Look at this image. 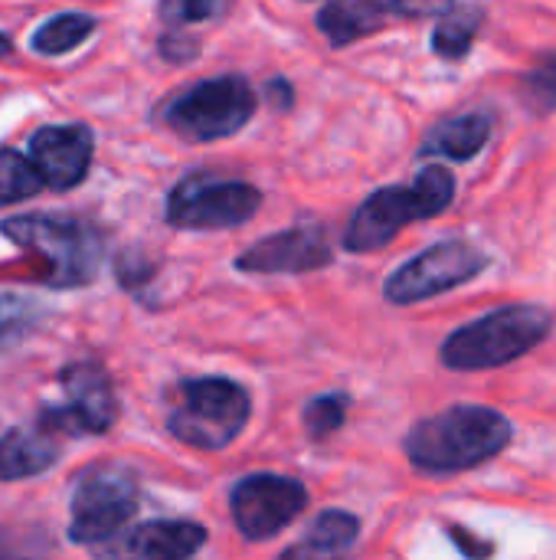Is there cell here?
I'll return each instance as SVG.
<instances>
[{"label":"cell","mask_w":556,"mask_h":560,"mask_svg":"<svg viewBox=\"0 0 556 560\" xmlns=\"http://www.w3.org/2000/svg\"><path fill=\"white\" fill-rule=\"evenodd\" d=\"M229 505L239 535H246L249 541H269L301 515V509L308 505V492L295 479L259 472L246 476L233 489Z\"/></svg>","instance_id":"cell-10"},{"label":"cell","mask_w":556,"mask_h":560,"mask_svg":"<svg viewBox=\"0 0 556 560\" xmlns=\"http://www.w3.org/2000/svg\"><path fill=\"white\" fill-rule=\"evenodd\" d=\"M206 532L193 522H147L128 535L125 551L134 558H190L203 548Z\"/></svg>","instance_id":"cell-14"},{"label":"cell","mask_w":556,"mask_h":560,"mask_svg":"<svg viewBox=\"0 0 556 560\" xmlns=\"http://www.w3.org/2000/svg\"><path fill=\"white\" fill-rule=\"evenodd\" d=\"M485 266H488V256L482 249L462 240H449V243L429 246L426 253L400 266L387 279L383 295L393 305H413V302H423V299H433V295H442L449 289L472 282Z\"/></svg>","instance_id":"cell-9"},{"label":"cell","mask_w":556,"mask_h":560,"mask_svg":"<svg viewBox=\"0 0 556 560\" xmlns=\"http://www.w3.org/2000/svg\"><path fill=\"white\" fill-rule=\"evenodd\" d=\"M259 207L262 194L252 184L193 174L170 190L167 220L177 230H229L246 223Z\"/></svg>","instance_id":"cell-7"},{"label":"cell","mask_w":556,"mask_h":560,"mask_svg":"<svg viewBox=\"0 0 556 560\" xmlns=\"http://www.w3.org/2000/svg\"><path fill=\"white\" fill-rule=\"evenodd\" d=\"M7 52H10V39H7V36L0 33V56H7Z\"/></svg>","instance_id":"cell-28"},{"label":"cell","mask_w":556,"mask_h":560,"mask_svg":"<svg viewBox=\"0 0 556 560\" xmlns=\"http://www.w3.org/2000/svg\"><path fill=\"white\" fill-rule=\"evenodd\" d=\"M0 233L13 240L23 253L43 262V272H36V279L46 285H56V289L85 285L98 272L102 240L82 220L52 217V213H26V217L3 220Z\"/></svg>","instance_id":"cell-2"},{"label":"cell","mask_w":556,"mask_h":560,"mask_svg":"<svg viewBox=\"0 0 556 560\" xmlns=\"http://www.w3.org/2000/svg\"><path fill=\"white\" fill-rule=\"evenodd\" d=\"M524 92L537 112H554L556 108V56H544L531 75L524 79Z\"/></svg>","instance_id":"cell-24"},{"label":"cell","mask_w":556,"mask_h":560,"mask_svg":"<svg viewBox=\"0 0 556 560\" xmlns=\"http://www.w3.org/2000/svg\"><path fill=\"white\" fill-rule=\"evenodd\" d=\"M357 535H360V522L341 509H331L311 525L305 548H298L292 555H341L357 541Z\"/></svg>","instance_id":"cell-18"},{"label":"cell","mask_w":556,"mask_h":560,"mask_svg":"<svg viewBox=\"0 0 556 560\" xmlns=\"http://www.w3.org/2000/svg\"><path fill=\"white\" fill-rule=\"evenodd\" d=\"M92 30H95V20L88 13H59L33 33V49L43 56H59V52L75 49Z\"/></svg>","instance_id":"cell-19"},{"label":"cell","mask_w":556,"mask_h":560,"mask_svg":"<svg viewBox=\"0 0 556 560\" xmlns=\"http://www.w3.org/2000/svg\"><path fill=\"white\" fill-rule=\"evenodd\" d=\"M554 328V315L541 305H505L485 318L452 331L442 345V364L452 371H492L524 358Z\"/></svg>","instance_id":"cell-3"},{"label":"cell","mask_w":556,"mask_h":560,"mask_svg":"<svg viewBox=\"0 0 556 560\" xmlns=\"http://www.w3.org/2000/svg\"><path fill=\"white\" fill-rule=\"evenodd\" d=\"M514 436L505 413L492 407L459 404L423 423L406 436V456L423 472H465L495 459Z\"/></svg>","instance_id":"cell-1"},{"label":"cell","mask_w":556,"mask_h":560,"mask_svg":"<svg viewBox=\"0 0 556 560\" xmlns=\"http://www.w3.org/2000/svg\"><path fill=\"white\" fill-rule=\"evenodd\" d=\"M249 420V397L226 377H197L184 384V404L170 413V433L193 450L229 446Z\"/></svg>","instance_id":"cell-5"},{"label":"cell","mask_w":556,"mask_h":560,"mask_svg":"<svg viewBox=\"0 0 556 560\" xmlns=\"http://www.w3.org/2000/svg\"><path fill=\"white\" fill-rule=\"evenodd\" d=\"M383 26V3L377 0H331L318 13V30L334 43H354Z\"/></svg>","instance_id":"cell-17"},{"label":"cell","mask_w":556,"mask_h":560,"mask_svg":"<svg viewBox=\"0 0 556 560\" xmlns=\"http://www.w3.org/2000/svg\"><path fill=\"white\" fill-rule=\"evenodd\" d=\"M442 16L446 20L433 33V49L442 59H462V56H469V49L475 43V30L482 23V13L478 10H449Z\"/></svg>","instance_id":"cell-20"},{"label":"cell","mask_w":556,"mask_h":560,"mask_svg":"<svg viewBox=\"0 0 556 560\" xmlns=\"http://www.w3.org/2000/svg\"><path fill=\"white\" fill-rule=\"evenodd\" d=\"M344 417H347V397H341V394L315 397L305 407V427L311 436H331L334 430H341Z\"/></svg>","instance_id":"cell-22"},{"label":"cell","mask_w":556,"mask_h":560,"mask_svg":"<svg viewBox=\"0 0 556 560\" xmlns=\"http://www.w3.org/2000/svg\"><path fill=\"white\" fill-rule=\"evenodd\" d=\"M452 538H456V545H459L465 555H475V558L492 555V545H475V541L469 538V532H462V528H452Z\"/></svg>","instance_id":"cell-27"},{"label":"cell","mask_w":556,"mask_h":560,"mask_svg":"<svg viewBox=\"0 0 556 560\" xmlns=\"http://www.w3.org/2000/svg\"><path fill=\"white\" fill-rule=\"evenodd\" d=\"M29 161L43 184L69 190L82 184L92 164V131L85 125H46L29 138Z\"/></svg>","instance_id":"cell-12"},{"label":"cell","mask_w":556,"mask_h":560,"mask_svg":"<svg viewBox=\"0 0 556 560\" xmlns=\"http://www.w3.org/2000/svg\"><path fill=\"white\" fill-rule=\"evenodd\" d=\"M33 328V305L20 295H0V351Z\"/></svg>","instance_id":"cell-23"},{"label":"cell","mask_w":556,"mask_h":560,"mask_svg":"<svg viewBox=\"0 0 556 560\" xmlns=\"http://www.w3.org/2000/svg\"><path fill=\"white\" fill-rule=\"evenodd\" d=\"M157 10L167 23H200L220 10V0H161Z\"/></svg>","instance_id":"cell-25"},{"label":"cell","mask_w":556,"mask_h":560,"mask_svg":"<svg viewBox=\"0 0 556 560\" xmlns=\"http://www.w3.org/2000/svg\"><path fill=\"white\" fill-rule=\"evenodd\" d=\"M328 262H331L328 233L321 226H295V230L265 236L256 246H249L236 259V269L259 272V276L262 272H311Z\"/></svg>","instance_id":"cell-13"},{"label":"cell","mask_w":556,"mask_h":560,"mask_svg":"<svg viewBox=\"0 0 556 560\" xmlns=\"http://www.w3.org/2000/svg\"><path fill=\"white\" fill-rule=\"evenodd\" d=\"M138 509L134 479L118 466L88 469L72 495L69 538L75 545H98L118 535Z\"/></svg>","instance_id":"cell-8"},{"label":"cell","mask_w":556,"mask_h":560,"mask_svg":"<svg viewBox=\"0 0 556 560\" xmlns=\"http://www.w3.org/2000/svg\"><path fill=\"white\" fill-rule=\"evenodd\" d=\"M62 390H66V404L62 407H49L43 413V423L49 430H62V433H105L115 417H118V404H115V390L105 377V371L98 364H72L62 371Z\"/></svg>","instance_id":"cell-11"},{"label":"cell","mask_w":556,"mask_h":560,"mask_svg":"<svg viewBox=\"0 0 556 560\" xmlns=\"http://www.w3.org/2000/svg\"><path fill=\"white\" fill-rule=\"evenodd\" d=\"M39 187H43V177L33 167V161L23 158V154H16V151H10V148H3L0 151V207L3 203H16V200H26Z\"/></svg>","instance_id":"cell-21"},{"label":"cell","mask_w":556,"mask_h":560,"mask_svg":"<svg viewBox=\"0 0 556 560\" xmlns=\"http://www.w3.org/2000/svg\"><path fill=\"white\" fill-rule=\"evenodd\" d=\"M56 463V443L39 430H10L0 436V482L46 472Z\"/></svg>","instance_id":"cell-16"},{"label":"cell","mask_w":556,"mask_h":560,"mask_svg":"<svg viewBox=\"0 0 556 560\" xmlns=\"http://www.w3.org/2000/svg\"><path fill=\"white\" fill-rule=\"evenodd\" d=\"M256 112V92L242 75H220L180 92L164 121L187 141H220L236 135Z\"/></svg>","instance_id":"cell-6"},{"label":"cell","mask_w":556,"mask_h":560,"mask_svg":"<svg viewBox=\"0 0 556 560\" xmlns=\"http://www.w3.org/2000/svg\"><path fill=\"white\" fill-rule=\"evenodd\" d=\"M400 16H442L456 7V0H390Z\"/></svg>","instance_id":"cell-26"},{"label":"cell","mask_w":556,"mask_h":560,"mask_svg":"<svg viewBox=\"0 0 556 560\" xmlns=\"http://www.w3.org/2000/svg\"><path fill=\"white\" fill-rule=\"evenodd\" d=\"M456 197V177L449 167L429 164L419 171V177L410 187H383L377 194H370L347 233H344V246L351 253H374L380 246H387L406 223L413 220H426L442 213Z\"/></svg>","instance_id":"cell-4"},{"label":"cell","mask_w":556,"mask_h":560,"mask_svg":"<svg viewBox=\"0 0 556 560\" xmlns=\"http://www.w3.org/2000/svg\"><path fill=\"white\" fill-rule=\"evenodd\" d=\"M492 138V118L485 112H472V115H456L439 121L426 141H423V154H436V158H449V161H472Z\"/></svg>","instance_id":"cell-15"}]
</instances>
